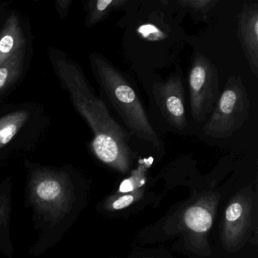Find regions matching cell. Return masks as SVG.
I'll return each mask as SVG.
<instances>
[{
  "mask_svg": "<svg viewBox=\"0 0 258 258\" xmlns=\"http://www.w3.org/2000/svg\"><path fill=\"white\" fill-rule=\"evenodd\" d=\"M153 93L157 105L165 120L176 129L186 127L184 88L180 77L174 75L168 81L155 85Z\"/></svg>",
  "mask_w": 258,
  "mask_h": 258,
  "instance_id": "cell-7",
  "label": "cell"
},
{
  "mask_svg": "<svg viewBox=\"0 0 258 258\" xmlns=\"http://www.w3.org/2000/svg\"><path fill=\"white\" fill-rule=\"evenodd\" d=\"M146 166H140L138 169L133 172L130 177L126 178L120 183L117 193L124 194L143 188L146 182Z\"/></svg>",
  "mask_w": 258,
  "mask_h": 258,
  "instance_id": "cell-15",
  "label": "cell"
},
{
  "mask_svg": "<svg viewBox=\"0 0 258 258\" xmlns=\"http://www.w3.org/2000/svg\"><path fill=\"white\" fill-rule=\"evenodd\" d=\"M90 63L98 83L131 134L157 149L162 146L143 103L123 74L99 54H92Z\"/></svg>",
  "mask_w": 258,
  "mask_h": 258,
  "instance_id": "cell-2",
  "label": "cell"
},
{
  "mask_svg": "<svg viewBox=\"0 0 258 258\" xmlns=\"http://www.w3.org/2000/svg\"><path fill=\"white\" fill-rule=\"evenodd\" d=\"M219 199L218 193H204L182 214L181 225L185 233L187 245L202 255L205 252L209 253L207 235L212 227Z\"/></svg>",
  "mask_w": 258,
  "mask_h": 258,
  "instance_id": "cell-5",
  "label": "cell"
},
{
  "mask_svg": "<svg viewBox=\"0 0 258 258\" xmlns=\"http://www.w3.org/2000/svg\"><path fill=\"white\" fill-rule=\"evenodd\" d=\"M25 46V39L19 18L16 14L10 15L0 33V66Z\"/></svg>",
  "mask_w": 258,
  "mask_h": 258,
  "instance_id": "cell-10",
  "label": "cell"
},
{
  "mask_svg": "<svg viewBox=\"0 0 258 258\" xmlns=\"http://www.w3.org/2000/svg\"><path fill=\"white\" fill-rule=\"evenodd\" d=\"M238 37L252 72L258 70V10L256 6L244 7L238 20Z\"/></svg>",
  "mask_w": 258,
  "mask_h": 258,
  "instance_id": "cell-8",
  "label": "cell"
},
{
  "mask_svg": "<svg viewBox=\"0 0 258 258\" xmlns=\"http://www.w3.org/2000/svg\"><path fill=\"white\" fill-rule=\"evenodd\" d=\"M254 205V195L250 188L238 191L228 204L220 231V240L226 250L233 251L245 241L251 228Z\"/></svg>",
  "mask_w": 258,
  "mask_h": 258,
  "instance_id": "cell-6",
  "label": "cell"
},
{
  "mask_svg": "<svg viewBox=\"0 0 258 258\" xmlns=\"http://www.w3.org/2000/svg\"><path fill=\"white\" fill-rule=\"evenodd\" d=\"M191 115L198 122L205 121L220 97L217 69L201 53L195 56L188 75Z\"/></svg>",
  "mask_w": 258,
  "mask_h": 258,
  "instance_id": "cell-4",
  "label": "cell"
},
{
  "mask_svg": "<svg viewBox=\"0 0 258 258\" xmlns=\"http://www.w3.org/2000/svg\"><path fill=\"white\" fill-rule=\"evenodd\" d=\"M25 48L16 52L0 66V93L10 88L19 79L23 70Z\"/></svg>",
  "mask_w": 258,
  "mask_h": 258,
  "instance_id": "cell-11",
  "label": "cell"
},
{
  "mask_svg": "<svg viewBox=\"0 0 258 258\" xmlns=\"http://www.w3.org/2000/svg\"><path fill=\"white\" fill-rule=\"evenodd\" d=\"M249 111L250 102L242 81L238 77H232L204 126V132L214 138L230 137L245 123Z\"/></svg>",
  "mask_w": 258,
  "mask_h": 258,
  "instance_id": "cell-3",
  "label": "cell"
},
{
  "mask_svg": "<svg viewBox=\"0 0 258 258\" xmlns=\"http://www.w3.org/2000/svg\"><path fill=\"white\" fill-rule=\"evenodd\" d=\"M93 6L90 7L87 25H94L101 19L107 16L114 7H118L120 4H124L123 1L118 0H99L93 2Z\"/></svg>",
  "mask_w": 258,
  "mask_h": 258,
  "instance_id": "cell-14",
  "label": "cell"
},
{
  "mask_svg": "<svg viewBox=\"0 0 258 258\" xmlns=\"http://www.w3.org/2000/svg\"><path fill=\"white\" fill-rule=\"evenodd\" d=\"M29 117L26 111H18L0 119V149L7 146L22 129Z\"/></svg>",
  "mask_w": 258,
  "mask_h": 258,
  "instance_id": "cell-12",
  "label": "cell"
},
{
  "mask_svg": "<svg viewBox=\"0 0 258 258\" xmlns=\"http://www.w3.org/2000/svg\"><path fill=\"white\" fill-rule=\"evenodd\" d=\"M51 60L72 103L92 130L91 149L95 156L120 173L129 171L134 161L129 145L131 135L111 117L105 102L95 95L75 61L58 54L51 55Z\"/></svg>",
  "mask_w": 258,
  "mask_h": 258,
  "instance_id": "cell-1",
  "label": "cell"
},
{
  "mask_svg": "<svg viewBox=\"0 0 258 258\" xmlns=\"http://www.w3.org/2000/svg\"><path fill=\"white\" fill-rule=\"evenodd\" d=\"M67 185L61 175L43 172L37 175L33 183L34 197L40 205L47 208L60 206L67 197Z\"/></svg>",
  "mask_w": 258,
  "mask_h": 258,
  "instance_id": "cell-9",
  "label": "cell"
},
{
  "mask_svg": "<svg viewBox=\"0 0 258 258\" xmlns=\"http://www.w3.org/2000/svg\"><path fill=\"white\" fill-rule=\"evenodd\" d=\"M57 4H60L61 7H58V9L61 8V10H58L60 13H64V15L67 13L68 8H69V4H71V1H66V4L64 6H63L62 1H59V2H57Z\"/></svg>",
  "mask_w": 258,
  "mask_h": 258,
  "instance_id": "cell-16",
  "label": "cell"
},
{
  "mask_svg": "<svg viewBox=\"0 0 258 258\" xmlns=\"http://www.w3.org/2000/svg\"><path fill=\"white\" fill-rule=\"evenodd\" d=\"M144 188H141L132 192L116 194L110 196L105 203L107 211H117L125 209L136 202H139L144 196Z\"/></svg>",
  "mask_w": 258,
  "mask_h": 258,
  "instance_id": "cell-13",
  "label": "cell"
}]
</instances>
